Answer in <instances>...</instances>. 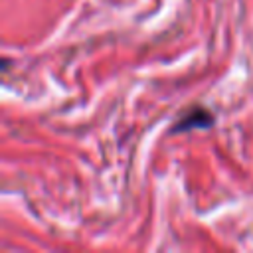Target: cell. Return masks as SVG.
Here are the masks:
<instances>
[{
	"instance_id": "cell-1",
	"label": "cell",
	"mask_w": 253,
	"mask_h": 253,
	"mask_svg": "<svg viewBox=\"0 0 253 253\" xmlns=\"http://www.w3.org/2000/svg\"><path fill=\"white\" fill-rule=\"evenodd\" d=\"M213 121L215 119H213L211 111H208L206 107H192L172 125V132H186V130H194V128H210L213 125Z\"/></svg>"
}]
</instances>
